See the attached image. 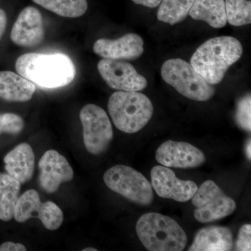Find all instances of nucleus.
<instances>
[{
	"label": "nucleus",
	"mask_w": 251,
	"mask_h": 251,
	"mask_svg": "<svg viewBox=\"0 0 251 251\" xmlns=\"http://www.w3.org/2000/svg\"><path fill=\"white\" fill-rule=\"evenodd\" d=\"M161 76L166 83L186 98L196 101L210 100L216 90L212 85L198 74L191 64L176 58L163 63Z\"/></svg>",
	"instance_id": "39448f33"
},
{
	"label": "nucleus",
	"mask_w": 251,
	"mask_h": 251,
	"mask_svg": "<svg viewBox=\"0 0 251 251\" xmlns=\"http://www.w3.org/2000/svg\"><path fill=\"white\" fill-rule=\"evenodd\" d=\"M227 22L235 27L251 23V1L249 0H225Z\"/></svg>",
	"instance_id": "5701e85b"
},
{
	"label": "nucleus",
	"mask_w": 251,
	"mask_h": 251,
	"mask_svg": "<svg viewBox=\"0 0 251 251\" xmlns=\"http://www.w3.org/2000/svg\"><path fill=\"white\" fill-rule=\"evenodd\" d=\"M80 119L86 150L93 155L103 153L113 139V129L105 110L94 104L82 108Z\"/></svg>",
	"instance_id": "6e6552de"
},
{
	"label": "nucleus",
	"mask_w": 251,
	"mask_h": 251,
	"mask_svg": "<svg viewBox=\"0 0 251 251\" xmlns=\"http://www.w3.org/2000/svg\"><path fill=\"white\" fill-rule=\"evenodd\" d=\"M16 69L25 78L45 89L65 87L75 77L74 62L63 53L24 54L16 61Z\"/></svg>",
	"instance_id": "f257e3e1"
},
{
	"label": "nucleus",
	"mask_w": 251,
	"mask_h": 251,
	"mask_svg": "<svg viewBox=\"0 0 251 251\" xmlns=\"http://www.w3.org/2000/svg\"><path fill=\"white\" fill-rule=\"evenodd\" d=\"M6 25V15L2 9H0V38L2 36Z\"/></svg>",
	"instance_id": "c85d7f7f"
},
{
	"label": "nucleus",
	"mask_w": 251,
	"mask_h": 251,
	"mask_svg": "<svg viewBox=\"0 0 251 251\" xmlns=\"http://www.w3.org/2000/svg\"><path fill=\"white\" fill-rule=\"evenodd\" d=\"M188 15L216 29L224 27L227 23L225 0H195Z\"/></svg>",
	"instance_id": "6ab92c4d"
},
{
	"label": "nucleus",
	"mask_w": 251,
	"mask_h": 251,
	"mask_svg": "<svg viewBox=\"0 0 251 251\" xmlns=\"http://www.w3.org/2000/svg\"><path fill=\"white\" fill-rule=\"evenodd\" d=\"M36 4L66 18H78L88 8L87 0H33Z\"/></svg>",
	"instance_id": "4be33fe9"
},
{
	"label": "nucleus",
	"mask_w": 251,
	"mask_h": 251,
	"mask_svg": "<svg viewBox=\"0 0 251 251\" xmlns=\"http://www.w3.org/2000/svg\"><path fill=\"white\" fill-rule=\"evenodd\" d=\"M39 181L41 188L48 193H55L63 182L74 179L72 166L60 153L53 150L46 151L39 162Z\"/></svg>",
	"instance_id": "ddd939ff"
},
{
	"label": "nucleus",
	"mask_w": 251,
	"mask_h": 251,
	"mask_svg": "<svg viewBox=\"0 0 251 251\" xmlns=\"http://www.w3.org/2000/svg\"><path fill=\"white\" fill-rule=\"evenodd\" d=\"M246 153H247L248 158H249V161L251 160V138L248 141L247 148H246Z\"/></svg>",
	"instance_id": "c756f323"
},
{
	"label": "nucleus",
	"mask_w": 251,
	"mask_h": 251,
	"mask_svg": "<svg viewBox=\"0 0 251 251\" xmlns=\"http://www.w3.org/2000/svg\"><path fill=\"white\" fill-rule=\"evenodd\" d=\"M156 161L168 168H197L205 163L206 157L200 149L185 142L168 140L156 151Z\"/></svg>",
	"instance_id": "f8f14e48"
},
{
	"label": "nucleus",
	"mask_w": 251,
	"mask_h": 251,
	"mask_svg": "<svg viewBox=\"0 0 251 251\" xmlns=\"http://www.w3.org/2000/svg\"><path fill=\"white\" fill-rule=\"evenodd\" d=\"M45 31L40 11L33 6L25 8L13 26L11 39L16 45L33 47L44 40Z\"/></svg>",
	"instance_id": "4468645a"
},
{
	"label": "nucleus",
	"mask_w": 251,
	"mask_h": 251,
	"mask_svg": "<svg viewBox=\"0 0 251 251\" xmlns=\"http://www.w3.org/2000/svg\"><path fill=\"white\" fill-rule=\"evenodd\" d=\"M82 251H97V249H94V248H86Z\"/></svg>",
	"instance_id": "7c9ffc66"
},
{
	"label": "nucleus",
	"mask_w": 251,
	"mask_h": 251,
	"mask_svg": "<svg viewBox=\"0 0 251 251\" xmlns=\"http://www.w3.org/2000/svg\"><path fill=\"white\" fill-rule=\"evenodd\" d=\"M137 235L150 251H181L187 244V236L176 221L158 213H148L138 219Z\"/></svg>",
	"instance_id": "7ed1b4c3"
},
{
	"label": "nucleus",
	"mask_w": 251,
	"mask_h": 251,
	"mask_svg": "<svg viewBox=\"0 0 251 251\" xmlns=\"http://www.w3.org/2000/svg\"><path fill=\"white\" fill-rule=\"evenodd\" d=\"M240 41L232 36H222L205 41L193 54L191 64L209 83L219 84L231 66L242 57Z\"/></svg>",
	"instance_id": "f03ea898"
},
{
	"label": "nucleus",
	"mask_w": 251,
	"mask_h": 251,
	"mask_svg": "<svg viewBox=\"0 0 251 251\" xmlns=\"http://www.w3.org/2000/svg\"><path fill=\"white\" fill-rule=\"evenodd\" d=\"M195 0H162L157 18L168 24H177L187 17Z\"/></svg>",
	"instance_id": "412c9836"
},
{
	"label": "nucleus",
	"mask_w": 251,
	"mask_h": 251,
	"mask_svg": "<svg viewBox=\"0 0 251 251\" xmlns=\"http://www.w3.org/2000/svg\"><path fill=\"white\" fill-rule=\"evenodd\" d=\"M236 246H237V251H251V226L250 224L244 225L239 229Z\"/></svg>",
	"instance_id": "a878e982"
},
{
	"label": "nucleus",
	"mask_w": 251,
	"mask_h": 251,
	"mask_svg": "<svg viewBox=\"0 0 251 251\" xmlns=\"http://www.w3.org/2000/svg\"><path fill=\"white\" fill-rule=\"evenodd\" d=\"M191 199L193 206L196 207L195 219L202 224L224 219L237 209L234 200L211 180L204 181L198 188Z\"/></svg>",
	"instance_id": "0eeeda50"
},
{
	"label": "nucleus",
	"mask_w": 251,
	"mask_h": 251,
	"mask_svg": "<svg viewBox=\"0 0 251 251\" xmlns=\"http://www.w3.org/2000/svg\"><path fill=\"white\" fill-rule=\"evenodd\" d=\"M93 49L104 59L133 60L143 54L144 41L141 36L130 33L115 40L99 39L94 43Z\"/></svg>",
	"instance_id": "2eb2a0df"
},
{
	"label": "nucleus",
	"mask_w": 251,
	"mask_h": 251,
	"mask_svg": "<svg viewBox=\"0 0 251 251\" xmlns=\"http://www.w3.org/2000/svg\"><path fill=\"white\" fill-rule=\"evenodd\" d=\"M135 4L142 5L145 7L156 8L161 4L162 0H132Z\"/></svg>",
	"instance_id": "cd10ccee"
},
{
	"label": "nucleus",
	"mask_w": 251,
	"mask_h": 251,
	"mask_svg": "<svg viewBox=\"0 0 251 251\" xmlns=\"http://www.w3.org/2000/svg\"><path fill=\"white\" fill-rule=\"evenodd\" d=\"M14 217L18 223L38 218L49 230L59 229L64 220L62 211L55 203L41 202L39 193L33 189L28 190L18 198Z\"/></svg>",
	"instance_id": "1a4fd4ad"
},
{
	"label": "nucleus",
	"mask_w": 251,
	"mask_h": 251,
	"mask_svg": "<svg viewBox=\"0 0 251 251\" xmlns=\"http://www.w3.org/2000/svg\"><path fill=\"white\" fill-rule=\"evenodd\" d=\"M5 170L8 175L24 184L32 178L35 156L29 144L18 145L6 155L4 159Z\"/></svg>",
	"instance_id": "dca6fc26"
},
{
	"label": "nucleus",
	"mask_w": 251,
	"mask_h": 251,
	"mask_svg": "<svg viewBox=\"0 0 251 251\" xmlns=\"http://www.w3.org/2000/svg\"><path fill=\"white\" fill-rule=\"evenodd\" d=\"M21 183L8 174L0 173V220L9 221L14 215Z\"/></svg>",
	"instance_id": "aec40b11"
},
{
	"label": "nucleus",
	"mask_w": 251,
	"mask_h": 251,
	"mask_svg": "<svg viewBox=\"0 0 251 251\" xmlns=\"http://www.w3.org/2000/svg\"><path fill=\"white\" fill-rule=\"evenodd\" d=\"M35 85L14 72H0V98L11 102H25L32 98Z\"/></svg>",
	"instance_id": "a211bd4d"
},
{
	"label": "nucleus",
	"mask_w": 251,
	"mask_h": 251,
	"mask_svg": "<svg viewBox=\"0 0 251 251\" xmlns=\"http://www.w3.org/2000/svg\"><path fill=\"white\" fill-rule=\"evenodd\" d=\"M151 179V186L158 196L179 202L191 200L198 188L194 181L179 179L174 172L163 166L153 167Z\"/></svg>",
	"instance_id": "9b49d317"
},
{
	"label": "nucleus",
	"mask_w": 251,
	"mask_h": 251,
	"mask_svg": "<svg viewBox=\"0 0 251 251\" xmlns=\"http://www.w3.org/2000/svg\"><path fill=\"white\" fill-rule=\"evenodd\" d=\"M24 128L23 119L16 114H0V135L3 133L18 134Z\"/></svg>",
	"instance_id": "393cba45"
},
{
	"label": "nucleus",
	"mask_w": 251,
	"mask_h": 251,
	"mask_svg": "<svg viewBox=\"0 0 251 251\" xmlns=\"http://www.w3.org/2000/svg\"><path fill=\"white\" fill-rule=\"evenodd\" d=\"M237 125L246 131L251 130V97L249 94L239 99L235 115Z\"/></svg>",
	"instance_id": "b1692460"
},
{
	"label": "nucleus",
	"mask_w": 251,
	"mask_h": 251,
	"mask_svg": "<svg viewBox=\"0 0 251 251\" xmlns=\"http://www.w3.org/2000/svg\"><path fill=\"white\" fill-rule=\"evenodd\" d=\"M233 235L228 227L209 226L196 234L189 251H228L233 248Z\"/></svg>",
	"instance_id": "f3484780"
},
{
	"label": "nucleus",
	"mask_w": 251,
	"mask_h": 251,
	"mask_svg": "<svg viewBox=\"0 0 251 251\" xmlns=\"http://www.w3.org/2000/svg\"><path fill=\"white\" fill-rule=\"evenodd\" d=\"M103 181L111 191L128 201L150 205L153 201L152 186L140 172L125 165H117L105 172Z\"/></svg>",
	"instance_id": "423d86ee"
},
{
	"label": "nucleus",
	"mask_w": 251,
	"mask_h": 251,
	"mask_svg": "<svg viewBox=\"0 0 251 251\" xmlns=\"http://www.w3.org/2000/svg\"><path fill=\"white\" fill-rule=\"evenodd\" d=\"M108 108L114 125L126 133H135L143 129L153 113L150 99L138 92H115L109 99Z\"/></svg>",
	"instance_id": "20e7f679"
},
{
	"label": "nucleus",
	"mask_w": 251,
	"mask_h": 251,
	"mask_svg": "<svg viewBox=\"0 0 251 251\" xmlns=\"http://www.w3.org/2000/svg\"><path fill=\"white\" fill-rule=\"evenodd\" d=\"M98 71L109 87L125 92H138L148 86V80L130 63L103 59L98 63Z\"/></svg>",
	"instance_id": "9d476101"
},
{
	"label": "nucleus",
	"mask_w": 251,
	"mask_h": 251,
	"mask_svg": "<svg viewBox=\"0 0 251 251\" xmlns=\"http://www.w3.org/2000/svg\"><path fill=\"white\" fill-rule=\"evenodd\" d=\"M25 247L20 243L5 242L0 246V251H25Z\"/></svg>",
	"instance_id": "bb28decb"
}]
</instances>
